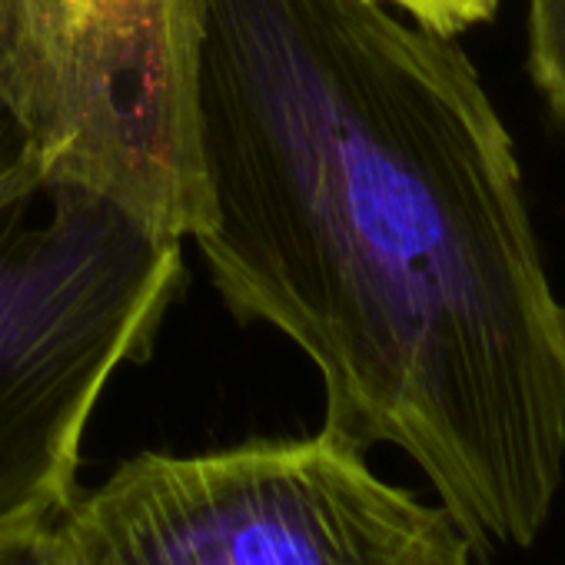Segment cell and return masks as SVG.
I'll return each mask as SVG.
<instances>
[{"instance_id": "obj_1", "label": "cell", "mask_w": 565, "mask_h": 565, "mask_svg": "<svg viewBox=\"0 0 565 565\" xmlns=\"http://www.w3.org/2000/svg\"><path fill=\"white\" fill-rule=\"evenodd\" d=\"M190 236L317 366L323 433L396 446L476 558L565 476V303L512 134L449 34L380 0H200Z\"/></svg>"}, {"instance_id": "obj_2", "label": "cell", "mask_w": 565, "mask_h": 565, "mask_svg": "<svg viewBox=\"0 0 565 565\" xmlns=\"http://www.w3.org/2000/svg\"><path fill=\"white\" fill-rule=\"evenodd\" d=\"M183 243L54 173L0 104V539L74 499L104 390L183 290Z\"/></svg>"}, {"instance_id": "obj_3", "label": "cell", "mask_w": 565, "mask_h": 565, "mask_svg": "<svg viewBox=\"0 0 565 565\" xmlns=\"http://www.w3.org/2000/svg\"><path fill=\"white\" fill-rule=\"evenodd\" d=\"M47 565H472L439 502L327 436L137 452L44 529Z\"/></svg>"}, {"instance_id": "obj_4", "label": "cell", "mask_w": 565, "mask_h": 565, "mask_svg": "<svg viewBox=\"0 0 565 565\" xmlns=\"http://www.w3.org/2000/svg\"><path fill=\"white\" fill-rule=\"evenodd\" d=\"M200 0H0V104L44 163L190 239Z\"/></svg>"}, {"instance_id": "obj_5", "label": "cell", "mask_w": 565, "mask_h": 565, "mask_svg": "<svg viewBox=\"0 0 565 565\" xmlns=\"http://www.w3.org/2000/svg\"><path fill=\"white\" fill-rule=\"evenodd\" d=\"M525 67L558 127H565V0H525Z\"/></svg>"}, {"instance_id": "obj_6", "label": "cell", "mask_w": 565, "mask_h": 565, "mask_svg": "<svg viewBox=\"0 0 565 565\" xmlns=\"http://www.w3.org/2000/svg\"><path fill=\"white\" fill-rule=\"evenodd\" d=\"M380 4L406 14L419 28L456 38L476 24L492 21L502 8V0H380Z\"/></svg>"}, {"instance_id": "obj_7", "label": "cell", "mask_w": 565, "mask_h": 565, "mask_svg": "<svg viewBox=\"0 0 565 565\" xmlns=\"http://www.w3.org/2000/svg\"><path fill=\"white\" fill-rule=\"evenodd\" d=\"M0 565H47L44 529H31V532L0 539Z\"/></svg>"}]
</instances>
